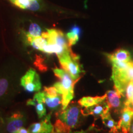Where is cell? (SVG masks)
Returning a JSON list of instances; mask_svg holds the SVG:
<instances>
[{
    "instance_id": "19",
    "label": "cell",
    "mask_w": 133,
    "mask_h": 133,
    "mask_svg": "<svg viewBox=\"0 0 133 133\" xmlns=\"http://www.w3.org/2000/svg\"><path fill=\"white\" fill-rule=\"evenodd\" d=\"M42 30L39 25L36 23H31L30 25L28 32L26 33V36L31 37H39L42 35Z\"/></svg>"
},
{
    "instance_id": "14",
    "label": "cell",
    "mask_w": 133,
    "mask_h": 133,
    "mask_svg": "<svg viewBox=\"0 0 133 133\" xmlns=\"http://www.w3.org/2000/svg\"><path fill=\"white\" fill-rule=\"evenodd\" d=\"M106 97H107L106 94L102 96H96V97L88 96V97L81 98L80 100H79L78 103L81 107L86 108L103 102L105 100H106Z\"/></svg>"
},
{
    "instance_id": "20",
    "label": "cell",
    "mask_w": 133,
    "mask_h": 133,
    "mask_svg": "<svg viewBox=\"0 0 133 133\" xmlns=\"http://www.w3.org/2000/svg\"><path fill=\"white\" fill-rule=\"evenodd\" d=\"M70 128L62 121L57 119L54 125L52 133H70Z\"/></svg>"
},
{
    "instance_id": "25",
    "label": "cell",
    "mask_w": 133,
    "mask_h": 133,
    "mask_svg": "<svg viewBox=\"0 0 133 133\" xmlns=\"http://www.w3.org/2000/svg\"><path fill=\"white\" fill-rule=\"evenodd\" d=\"M15 133H31V132L29 131V129H26L25 128H22L20 129L19 131H17Z\"/></svg>"
},
{
    "instance_id": "4",
    "label": "cell",
    "mask_w": 133,
    "mask_h": 133,
    "mask_svg": "<svg viewBox=\"0 0 133 133\" xmlns=\"http://www.w3.org/2000/svg\"><path fill=\"white\" fill-rule=\"evenodd\" d=\"M81 107L78 103L70 102L65 109H61L56 114L57 119L62 121L70 129L78 126L81 120Z\"/></svg>"
},
{
    "instance_id": "6",
    "label": "cell",
    "mask_w": 133,
    "mask_h": 133,
    "mask_svg": "<svg viewBox=\"0 0 133 133\" xmlns=\"http://www.w3.org/2000/svg\"><path fill=\"white\" fill-rule=\"evenodd\" d=\"M25 121V115L22 112H14L5 119L4 129L8 133H15L23 128Z\"/></svg>"
},
{
    "instance_id": "26",
    "label": "cell",
    "mask_w": 133,
    "mask_h": 133,
    "mask_svg": "<svg viewBox=\"0 0 133 133\" xmlns=\"http://www.w3.org/2000/svg\"><path fill=\"white\" fill-rule=\"evenodd\" d=\"M129 133H133V116L131 121V125H130V128H129Z\"/></svg>"
},
{
    "instance_id": "9",
    "label": "cell",
    "mask_w": 133,
    "mask_h": 133,
    "mask_svg": "<svg viewBox=\"0 0 133 133\" xmlns=\"http://www.w3.org/2000/svg\"><path fill=\"white\" fill-rule=\"evenodd\" d=\"M110 107L107 100H105L102 102L81 110V112L83 116L92 115L94 117V119H97L108 112H110Z\"/></svg>"
},
{
    "instance_id": "24",
    "label": "cell",
    "mask_w": 133,
    "mask_h": 133,
    "mask_svg": "<svg viewBox=\"0 0 133 133\" xmlns=\"http://www.w3.org/2000/svg\"><path fill=\"white\" fill-rule=\"evenodd\" d=\"M4 124L5 119L3 118L2 112L0 110V133H2L3 130L4 129Z\"/></svg>"
},
{
    "instance_id": "10",
    "label": "cell",
    "mask_w": 133,
    "mask_h": 133,
    "mask_svg": "<svg viewBox=\"0 0 133 133\" xmlns=\"http://www.w3.org/2000/svg\"><path fill=\"white\" fill-rule=\"evenodd\" d=\"M51 113H50L41 121L31 124L29 131L31 133H52L54 125L51 122Z\"/></svg>"
},
{
    "instance_id": "23",
    "label": "cell",
    "mask_w": 133,
    "mask_h": 133,
    "mask_svg": "<svg viewBox=\"0 0 133 133\" xmlns=\"http://www.w3.org/2000/svg\"><path fill=\"white\" fill-rule=\"evenodd\" d=\"M40 8V4L37 0H31L28 10L30 11H38Z\"/></svg>"
},
{
    "instance_id": "16",
    "label": "cell",
    "mask_w": 133,
    "mask_h": 133,
    "mask_svg": "<svg viewBox=\"0 0 133 133\" xmlns=\"http://www.w3.org/2000/svg\"><path fill=\"white\" fill-rule=\"evenodd\" d=\"M81 33V29L78 25H74L71 28L70 30L66 33V36L68 39L69 46H72L76 44L79 41Z\"/></svg>"
},
{
    "instance_id": "17",
    "label": "cell",
    "mask_w": 133,
    "mask_h": 133,
    "mask_svg": "<svg viewBox=\"0 0 133 133\" xmlns=\"http://www.w3.org/2000/svg\"><path fill=\"white\" fill-rule=\"evenodd\" d=\"M28 105H33L35 107L36 112L37 113L38 117L39 118H43L46 115V109L44 104L43 102H38L35 99H29L26 102Z\"/></svg>"
},
{
    "instance_id": "3",
    "label": "cell",
    "mask_w": 133,
    "mask_h": 133,
    "mask_svg": "<svg viewBox=\"0 0 133 133\" xmlns=\"http://www.w3.org/2000/svg\"><path fill=\"white\" fill-rule=\"evenodd\" d=\"M58 59L62 69L66 71L74 80L79 81L84 73L79 62V56L71 51L69 54L58 57Z\"/></svg>"
},
{
    "instance_id": "15",
    "label": "cell",
    "mask_w": 133,
    "mask_h": 133,
    "mask_svg": "<svg viewBox=\"0 0 133 133\" xmlns=\"http://www.w3.org/2000/svg\"><path fill=\"white\" fill-rule=\"evenodd\" d=\"M26 42L29 45L36 50L42 52L43 48L48 44V39L46 38L41 36L39 37H31V36H26Z\"/></svg>"
},
{
    "instance_id": "27",
    "label": "cell",
    "mask_w": 133,
    "mask_h": 133,
    "mask_svg": "<svg viewBox=\"0 0 133 133\" xmlns=\"http://www.w3.org/2000/svg\"><path fill=\"white\" fill-rule=\"evenodd\" d=\"M129 107H130L131 109H132L133 110V99H132V102H131V104L130 105V106H129Z\"/></svg>"
},
{
    "instance_id": "28",
    "label": "cell",
    "mask_w": 133,
    "mask_h": 133,
    "mask_svg": "<svg viewBox=\"0 0 133 133\" xmlns=\"http://www.w3.org/2000/svg\"><path fill=\"white\" fill-rule=\"evenodd\" d=\"M74 133H88V132H85V131H80V132H75Z\"/></svg>"
},
{
    "instance_id": "11",
    "label": "cell",
    "mask_w": 133,
    "mask_h": 133,
    "mask_svg": "<svg viewBox=\"0 0 133 133\" xmlns=\"http://www.w3.org/2000/svg\"><path fill=\"white\" fill-rule=\"evenodd\" d=\"M132 116L133 110L128 107H124L120 115L119 120L118 122V128L122 133H129Z\"/></svg>"
},
{
    "instance_id": "5",
    "label": "cell",
    "mask_w": 133,
    "mask_h": 133,
    "mask_svg": "<svg viewBox=\"0 0 133 133\" xmlns=\"http://www.w3.org/2000/svg\"><path fill=\"white\" fill-rule=\"evenodd\" d=\"M21 84L29 92H39L41 89L40 78L34 69H30L21 79Z\"/></svg>"
},
{
    "instance_id": "2",
    "label": "cell",
    "mask_w": 133,
    "mask_h": 133,
    "mask_svg": "<svg viewBox=\"0 0 133 133\" xmlns=\"http://www.w3.org/2000/svg\"><path fill=\"white\" fill-rule=\"evenodd\" d=\"M111 79L114 81L115 89L124 97L128 84L131 81H133L132 61H131L129 65L124 68L112 66Z\"/></svg>"
},
{
    "instance_id": "21",
    "label": "cell",
    "mask_w": 133,
    "mask_h": 133,
    "mask_svg": "<svg viewBox=\"0 0 133 133\" xmlns=\"http://www.w3.org/2000/svg\"><path fill=\"white\" fill-rule=\"evenodd\" d=\"M13 4L21 9H28L31 0H9Z\"/></svg>"
},
{
    "instance_id": "1",
    "label": "cell",
    "mask_w": 133,
    "mask_h": 133,
    "mask_svg": "<svg viewBox=\"0 0 133 133\" xmlns=\"http://www.w3.org/2000/svg\"><path fill=\"white\" fill-rule=\"evenodd\" d=\"M53 71L56 77L60 79L59 82L54 83V86L62 96V107L61 109H64L74 99V87L78 81L74 80L70 75L62 69L55 68Z\"/></svg>"
},
{
    "instance_id": "13",
    "label": "cell",
    "mask_w": 133,
    "mask_h": 133,
    "mask_svg": "<svg viewBox=\"0 0 133 133\" xmlns=\"http://www.w3.org/2000/svg\"><path fill=\"white\" fill-rule=\"evenodd\" d=\"M11 83L9 78L5 75L4 73L0 71V103H2L7 99L11 90Z\"/></svg>"
},
{
    "instance_id": "22",
    "label": "cell",
    "mask_w": 133,
    "mask_h": 133,
    "mask_svg": "<svg viewBox=\"0 0 133 133\" xmlns=\"http://www.w3.org/2000/svg\"><path fill=\"white\" fill-rule=\"evenodd\" d=\"M44 92L46 93L48 96L51 97H55L57 96H61V94L58 92V91L56 88L54 86H51V87H44Z\"/></svg>"
},
{
    "instance_id": "18",
    "label": "cell",
    "mask_w": 133,
    "mask_h": 133,
    "mask_svg": "<svg viewBox=\"0 0 133 133\" xmlns=\"http://www.w3.org/2000/svg\"><path fill=\"white\" fill-rule=\"evenodd\" d=\"M133 99V81H131L126 87L124 94V107H129Z\"/></svg>"
},
{
    "instance_id": "7",
    "label": "cell",
    "mask_w": 133,
    "mask_h": 133,
    "mask_svg": "<svg viewBox=\"0 0 133 133\" xmlns=\"http://www.w3.org/2000/svg\"><path fill=\"white\" fill-rule=\"evenodd\" d=\"M108 104H109L110 110H114L116 114L120 115L123 110L124 108V97L121 94L115 90L107 91L105 93Z\"/></svg>"
},
{
    "instance_id": "8",
    "label": "cell",
    "mask_w": 133,
    "mask_h": 133,
    "mask_svg": "<svg viewBox=\"0 0 133 133\" xmlns=\"http://www.w3.org/2000/svg\"><path fill=\"white\" fill-rule=\"evenodd\" d=\"M33 99L38 102H43L51 110L52 112L56 110H59V108L62 109V96H59L55 97H51L48 96L45 92H38L36 93L33 97Z\"/></svg>"
},
{
    "instance_id": "12",
    "label": "cell",
    "mask_w": 133,
    "mask_h": 133,
    "mask_svg": "<svg viewBox=\"0 0 133 133\" xmlns=\"http://www.w3.org/2000/svg\"><path fill=\"white\" fill-rule=\"evenodd\" d=\"M106 57L111 61H118L121 62H129L131 61L130 52L124 49H118L112 53H104Z\"/></svg>"
}]
</instances>
